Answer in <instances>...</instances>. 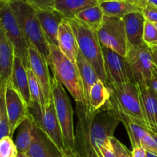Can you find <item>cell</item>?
Returning a JSON list of instances; mask_svg holds the SVG:
<instances>
[{"label": "cell", "mask_w": 157, "mask_h": 157, "mask_svg": "<svg viewBox=\"0 0 157 157\" xmlns=\"http://www.w3.org/2000/svg\"><path fill=\"white\" fill-rule=\"evenodd\" d=\"M75 157H98L97 144L113 136L120 123L118 114L107 104L96 111L85 102H75Z\"/></svg>", "instance_id": "1"}, {"label": "cell", "mask_w": 157, "mask_h": 157, "mask_svg": "<svg viewBox=\"0 0 157 157\" xmlns=\"http://www.w3.org/2000/svg\"><path fill=\"white\" fill-rule=\"evenodd\" d=\"M76 38L79 53L92 66L100 81L109 88L104 66L103 47L95 31L76 18L68 19Z\"/></svg>", "instance_id": "2"}, {"label": "cell", "mask_w": 157, "mask_h": 157, "mask_svg": "<svg viewBox=\"0 0 157 157\" xmlns=\"http://www.w3.org/2000/svg\"><path fill=\"white\" fill-rule=\"evenodd\" d=\"M9 6L29 44L33 46L48 63L49 44L39 24L35 9L22 1L11 2Z\"/></svg>", "instance_id": "3"}, {"label": "cell", "mask_w": 157, "mask_h": 157, "mask_svg": "<svg viewBox=\"0 0 157 157\" xmlns=\"http://www.w3.org/2000/svg\"><path fill=\"white\" fill-rule=\"evenodd\" d=\"M48 65L53 77L66 87L75 102H85L83 84L76 64L68 59L57 46L49 44Z\"/></svg>", "instance_id": "4"}, {"label": "cell", "mask_w": 157, "mask_h": 157, "mask_svg": "<svg viewBox=\"0 0 157 157\" xmlns=\"http://www.w3.org/2000/svg\"><path fill=\"white\" fill-rule=\"evenodd\" d=\"M51 85L55 113L62 133L66 156L75 157L73 110L71 101L63 85L55 77H52Z\"/></svg>", "instance_id": "5"}, {"label": "cell", "mask_w": 157, "mask_h": 157, "mask_svg": "<svg viewBox=\"0 0 157 157\" xmlns=\"http://www.w3.org/2000/svg\"><path fill=\"white\" fill-rule=\"evenodd\" d=\"M109 90L110 98L106 103L109 107L116 113L124 114L138 121L149 130L143 113L139 93L135 83L128 82L112 85Z\"/></svg>", "instance_id": "6"}, {"label": "cell", "mask_w": 157, "mask_h": 157, "mask_svg": "<svg viewBox=\"0 0 157 157\" xmlns=\"http://www.w3.org/2000/svg\"><path fill=\"white\" fill-rule=\"evenodd\" d=\"M29 110L35 127L47 136L63 156H66L62 133L55 113L53 98L45 103L42 107L33 102Z\"/></svg>", "instance_id": "7"}, {"label": "cell", "mask_w": 157, "mask_h": 157, "mask_svg": "<svg viewBox=\"0 0 157 157\" xmlns=\"http://www.w3.org/2000/svg\"><path fill=\"white\" fill-rule=\"evenodd\" d=\"M0 27L12 44L15 56L21 59L26 69L29 68V44L14 15L9 3L0 10Z\"/></svg>", "instance_id": "8"}, {"label": "cell", "mask_w": 157, "mask_h": 157, "mask_svg": "<svg viewBox=\"0 0 157 157\" xmlns=\"http://www.w3.org/2000/svg\"><path fill=\"white\" fill-rule=\"evenodd\" d=\"M96 33L103 47L111 49L122 56L126 57L127 39L124 22L122 18L104 15L102 25Z\"/></svg>", "instance_id": "9"}, {"label": "cell", "mask_w": 157, "mask_h": 157, "mask_svg": "<svg viewBox=\"0 0 157 157\" xmlns=\"http://www.w3.org/2000/svg\"><path fill=\"white\" fill-rule=\"evenodd\" d=\"M126 58L136 84H149L152 78V52L144 42L138 46L127 48Z\"/></svg>", "instance_id": "10"}, {"label": "cell", "mask_w": 157, "mask_h": 157, "mask_svg": "<svg viewBox=\"0 0 157 157\" xmlns=\"http://www.w3.org/2000/svg\"><path fill=\"white\" fill-rule=\"evenodd\" d=\"M4 101L9 124V136L12 137L20 124L30 116L29 106L12 87V84L5 86Z\"/></svg>", "instance_id": "11"}, {"label": "cell", "mask_w": 157, "mask_h": 157, "mask_svg": "<svg viewBox=\"0 0 157 157\" xmlns=\"http://www.w3.org/2000/svg\"><path fill=\"white\" fill-rule=\"evenodd\" d=\"M103 53L109 88L112 85L133 82L126 57L105 47H103Z\"/></svg>", "instance_id": "12"}, {"label": "cell", "mask_w": 157, "mask_h": 157, "mask_svg": "<svg viewBox=\"0 0 157 157\" xmlns=\"http://www.w3.org/2000/svg\"><path fill=\"white\" fill-rule=\"evenodd\" d=\"M29 68L33 72L41 86L45 103H46L52 98L51 85L52 77L49 73V67L41 54L31 44H29Z\"/></svg>", "instance_id": "13"}, {"label": "cell", "mask_w": 157, "mask_h": 157, "mask_svg": "<svg viewBox=\"0 0 157 157\" xmlns=\"http://www.w3.org/2000/svg\"><path fill=\"white\" fill-rule=\"evenodd\" d=\"M35 11L47 42L49 44L58 47L57 36L58 27L65 18L53 8L49 9H38Z\"/></svg>", "instance_id": "14"}, {"label": "cell", "mask_w": 157, "mask_h": 157, "mask_svg": "<svg viewBox=\"0 0 157 157\" xmlns=\"http://www.w3.org/2000/svg\"><path fill=\"white\" fill-rule=\"evenodd\" d=\"M136 86L149 130L157 133V94L149 84Z\"/></svg>", "instance_id": "15"}, {"label": "cell", "mask_w": 157, "mask_h": 157, "mask_svg": "<svg viewBox=\"0 0 157 157\" xmlns=\"http://www.w3.org/2000/svg\"><path fill=\"white\" fill-rule=\"evenodd\" d=\"M57 42L62 53L75 64L79 51L75 33L66 18L62 20L58 27Z\"/></svg>", "instance_id": "16"}, {"label": "cell", "mask_w": 157, "mask_h": 157, "mask_svg": "<svg viewBox=\"0 0 157 157\" xmlns=\"http://www.w3.org/2000/svg\"><path fill=\"white\" fill-rule=\"evenodd\" d=\"M15 52L13 47L0 27V87L11 84Z\"/></svg>", "instance_id": "17"}, {"label": "cell", "mask_w": 157, "mask_h": 157, "mask_svg": "<svg viewBox=\"0 0 157 157\" xmlns=\"http://www.w3.org/2000/svg\"><path fill=\"white\" fill-rule=\"evenodd\" d=\"M124 22L127 39V48L140 45L143 43V35L146 21L143 12H132L122 18Z\"/></svg>", "instance_id": "18"}, {"label": "cell", "mask_w": 157, "mask_h": 157, "mask_svg": "<svg viewBox=\"0 0 157 157\" xmlns=\"http://www.w3.org/2000/svg\"><path fill=\"white\" fill-rule=\"evenodd\" d=\"M11 84L12 87L16 90V91L19 94L22 98L24 100L26 104L30 107L33 104V101H32L30 92H29L27 71L21 59L15 55L14 58Z\"/></svg>", "instance_id": "19"}, {"label": "cell", "mask_w": 157, "mask_h": 157, "mask_svg": "<svg viewBox=\"0 0 157 157\" xmlns=\"http://www.w3.org/2000/svg\"><path fill=\"white\" fill-rule=\"evenodd\" d=\"M26 154L29 157H63L55 146L35 126L33 142Z\"/></svg>", "instance_id": "20"}, {"label": "cell", "mask_w": 157, "mask_h": 157, "mask_svg": "<svg viewBox=\"0 0 157 157\" xmlns=\"http://www.w3.org/2000/svg\"><path fill=\"white\" fill-rule=\"evenodd\" d=\"M104 15L122 18L132 12H143V6L136 1H119L110 0L99 2Z\"/></svg>", "instance_id": "21"}, {"label": "cell", "mask_w": 157, "mask_h": 157, "mask_svg": "<svg viewBox=\"0 0 157 157\" xmlns=\"http://www.w3.org/2000/svg\"><path fill=\"white\" fill-rule=\"evenodd\" d=\"M98 4L97 0H55L53 9L66 19H72L84 9Z\"/></svg>", "instance_id": "22"}, {"label": "cell", "mask_w": 157, "mask_h": 157, "mask_svg": "<svg viewBox=\"0 0 157 157\" xmlns=\"http://www.w3.org/2000/svg\"><path fill=\"white\" fill-rule=\"evenodd\" d=\"M76 67L78 69V74H79L80 78H81L82 84L83 87V92H84L85 103L89 107V90L92 86L99 80L96 72L94 70L92 66L86 61L84 57L78 53L76 58Z\"/></svg>", "instance_id": "23"}, {"label": "cell", "mask_w": 157, "mask_h": 157, "mask_svg": "<svg viewBox=\"0 0 157 157\" xmlns=\"http://www.w3.org/2000/svg\"><path fill=\"white\" fill-rule=\"evenodd\" d=\"M34 130L35 124L29 116V117L23 121L18 127V133L15 144L18 152L27 153L33 142Z\"/></svg>", "instance_id": "24"}, {"label": "cell", "mask_w": 157, "mask_h": 157, "mask_svg": "<svg viewBox=\"0 0 157 157\" xmlns=\"http://www.w3.org/2000/svg\"><path fill=\"white\" fill-rule=\"evenodd\" d=\"M116 113L118 114L120 122L123 123L129 135L132 149L137 147H141V140L147 133L148 129L143 127L139 122L135 121L129 117L122 114V113Z\"/></svg>", "instance_id": "25"}, {"label": "cell", "mask_w": 157, "mask_h": 157, "mask_svg": "<svg viewBox=\"0 0 157 157\" xmlns=\"http://www.w3.org/2000/svg\"><path fill=\"white\" fill-rule=\"evenodd\" d=\"M110 98V91L109 88L98 80L89 90V107L92 111H96L103 107L107 103Z\"/></svg>", "instance_id": "26"}, {"label": "cell", "mask_w": 157, "mask_h": 157, "mask_svg": "<svg viewBox=\"0 0 157 157\" xmlns=\"http://www.w3.org/2000/svg\"><path fill=\"white\" fill-rule=\"evenodd\" d=\"M103 17L104 14L98 4L82 11L77 15L75 18L97 32L103 22Z\"/></svg>", "instance_id": "27"}, {"label": "cell", "mask_w": 157, "mask_h": 157, "mask_svg": "<svg viewBox=\"0 0 157 157\" xmlns=\"http://www.w3.org/2000/svg\"><path fill=\"white\" fill-rule=\"evenodd\" d=\"M26 71H27L29 92H30L32 101L37 103V104L42 107L45 104V100L41 86H40L38 80L36 79L33 72L32 71L30 68L26 69Z\"/></svg>", "instance_id": "28"}, {"label": "cell", "mask_w": 157, "mask_h": 157, "mask_svg": "<svg viewBox=\"0 0 157 157\" xmlns=\"http://www.w3.org/2000/svg\"><path fill=\"white\" fill-rule=\"evenodd\" d=\"M143 41L149 47L157 45V29L153 23L147 20L144 24Z\"/></svg>", "instance_id": "29"}, {"label": "cell", "mask_w": 157, "mask_h": 157, "mask_svg": "<svg viewBox=\"0 0 157 157\" xmlns=\"http://www.w3.org/2000/svg\"><path fill=\"white\" fill-rule=\"evenodd\" d=\"M18 153L12 137L7 136L0 140V157H17Z\"/></svg>", "instance_id": "30"}, {"label": "cell", "mask_w": 157, "mask_h": 157, "mask_svg": "<svg viewBox=\"0 0 157 157\" xmlns=\"http://www.w3.org/2000/svg\"><path fill=\"white\" fill-rule=\"evenodd\" d=\"M111 138V137H110ZM110 138L102 140L97 144L98 157H115Z\"/></svg>", "instance_id": "31"}, {"label": "cell", "mask_w": 157, "mask_h": 157, "mask_svg": "<svg viewBox=\"0 0 157 157\" xmlns=\"http://www.w3.org/2000/svg\"><path fill=\"white\" fill-rule=\"evenodd\" d=\"M141 147H143L147 152L155 154L157 156V147L155 140L150 134L149 130H148L147 133L144 135L141 140Z\"/></svg>", "instance_id": "32"}, {"label": "cell", "mask_w": 157, "mask_h": 157, "mask_svg": "<svg viewBox=\"0 0 157 157\" xmlns=\"http://www.w3.org/2000/svg\"><path fill=\"white\" fill-rule=\"evenodd\" d=\"M111 143L115 151V157H131V153L128 150L126 146L122 144L115 136L110 138Z\"/></svg>", "instance_id": "33"}, {"label": "cell", "mask_w": 157, "mask_h": 157, "mask_svg": "<svg viewBox=\"0 0 157 157\" xmlns=\"http://www.w3.org/2000/svg\"><path fill=\"white\" fill-rule=\"evenodd\" d=\"M143 14L147 21L157 24V6L150 2H147L143 9Z\"/></svg>", "instance_id": "34"}, {"label": "cell", "mask_w": 157, "mask_h": 157, "mask_svg": "<svg viewBox=\"0 0 157 157\" xmlns=\"http://www.w3.org/2000/svg\"><path fill=\"white\" fill-rule=\"evenodd\" d=\"M55 2V0H27V3H29L35 10L52 9L53 8Z\"/></svg>", "instance_id": "35"}, {"label": "cell", "mask_w": 157, "mask_h": 157, "mask_svg": "<svg viewBox=\"0 0 157 157\" xmlns=\"http://www.w3.org/2000/svg\"><path fill=\"white\" fill-rule=\"evenodd\" d=\"M149 85L153 89L154 91L157 94V67L154 64H152V78H151L150 81H149Z\"/></svg>", "instance_id": "36"}, {"label": "cell", "mask_w": 157, "mask_h": 157, "mask_svg": "<svg viewBox=\"0 0 157 157\" xmlns=\"http://www.w3.org/2000/svg\"><path fill=\"white\" fill-rule=\"evenodd\" d=\"M147 151L142 147H137L132 148L131 152V157H146Z\"/></svg>", "instance_id": "37"}, {"label": "cell", "mask_w": 157, "mask_h": 157, "mask_svg": "<svg viewBox=\"0 0 157 157\" xmlns=\"http://www.w3.org/2000/svg\"><path fill=\"white\" fill-rule=\"evenodd\" d=\"M97 1H98V2H99L110 1V0H97ZM119 1H136L137 2H139L140 5H141L142 6H143V8H144L146 3H147V2H144V1H142V0H119Z\"/></svg>", "instance_id": "38"}, {"label": "cell", "mask_w": 157, "mask_h": 157, "mask_svg": "<svg viewBox=\"0 0 157 157\" xmlns=\"http://www.w3.org/2000/svg\"><path fill=\"white\" fill-rule=\"evenodd\" d=\"M152 61L154 65L157 67V54L152 53Z\"/></svg>", "instance_id": "39"}, {"label": "cell", "mask_w": 157, "mask_h": 157, "mask_svg": "<svg viewBox=\"0 0 157 157\" xmlns=\"http://www.w3.org/2000/svg\"><path fill=\"white\" fill-rule=\"evenodd\" d=\"M8 4H9V2L7 1H6V0H0V10L2 9Z\"/></svg>", "instance_id": "40"}, {"label": "cell", "mask_w": 157, "mask_h": 157, "mask_svg": "<svg viewBox=\"0 0 157 157\" xmlns=\"http://www.w3.org/2000/svg\"><path fill=\"white\" fill-rule=\"evenodd\" d=\"M149 132H150V134L152 135V138H153L154 140H155V144H156V147H157V133L152 132V131H151V130H149Z\"/></svg>", "instance_id": "41"}, {"label": "cell", "mask_w": 157, "mask_h": 157, "mask_svg": "<svg viewBox=\"0 0 157 157\" xmlns=\"http://www.w3.org/2000/svg\"><path fill=\"white\" fill-rule=\"evenodd\" d=\"M152 53L157 54V45L156 46H152V47H149Z\"/></svg>", "instance_id": "42"}, {"label": "cell", "mask_w": 157, "mask_h": 157, "mask_svg": "<svg viewBox=\"0 0 157 157\" xmlns=\"http://www.w3.org/2000/svg\"><path fill=\"white\" fill-rule=\"evenodd\" d=\"M17 157H29V156H28L26 153H20V152H18V155H17Z\"/></svg>", "instance_id": "43"}, {"label": "cell", "mask_w": 157, "mask_h": 157, "mask_svg": "<svg viewBox=\"0 0 157 157\" xmlns=\"http://www.w3.org/2000/svg\"><path fill=\"white\" fill-rule=\"evenodd\" d=\"M6 1H7L9 3L14 2H18V1H22V2H27V0H6Z\"/></svg>", "instance_id": "44"}, {"label": "cell", "mask_w": 157, "mask_h": 157, "mask_svg": "<svg viewBox=\"0 0 157 157\" xmlns=\"http://www.w3.org/2000/svg\"><path fill=\"white\" fill-rule=\"evenodd\" d=\"M146 157H157L156 155L152 154V153H149V152H147V156Z\"/></svg>", "instance_id": "45"}, {"label": "cell", "mask_w": 157, "mask_h": 157, "mask_svg": "<svg viewBox=\"0 0 157 157\" xmlns=\"http://www.w3.org/2000/svg\"><path fill=\"white\" fill-rule=\"evenodd\" d=\"M155 25V28H156V29H157V24H154Z\"/></svg>", "instance_id": "46"}, {"label": "cell", "mask_w": 157, "mask_h": 157, "mask_svg": "<svg viewBox=\"0 0 157 157\" xmlns=\"http://www.w3.org/2000/svg\"><path fill=\"white\" fill-rule=\"evenodd\" d=\"M63 157H69V156H63Z\"/></svg>", "instance_id": "47"}, {"label": "cell", "mask_w": 157, "mask_h": 157, "mask_svg": "<svg viewBox=\"0 0 157 157\" xmlns=\"http://www.w3.org/2000/svg\"><path fill=\"white\" fill-rule=\"evenodd\" d=\"M0 89H3V88H1V87H0Z\"/></svg>", "instance_id": "48"}]
</instances>
